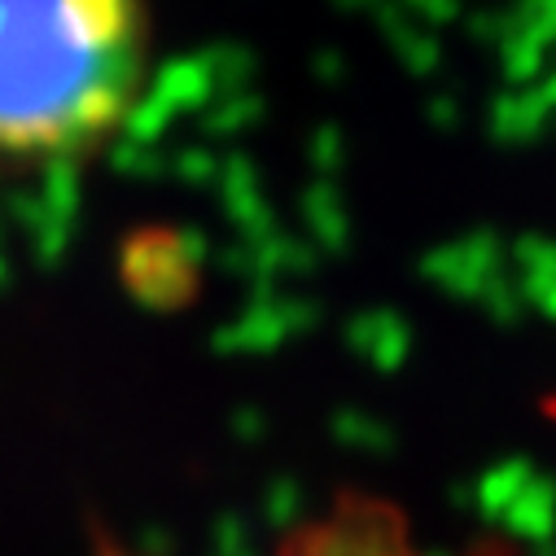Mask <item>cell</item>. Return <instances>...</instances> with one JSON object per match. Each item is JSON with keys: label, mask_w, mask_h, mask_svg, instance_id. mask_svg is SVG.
<instances>
[{"label": "cell", "mask_w": 556, "mask_h": 556, "mask_svg": "<svg viewBox=\"0 0 556 556\" xmlns=\"http://www.w3.org/2000/svg\"><path fill=\"white\" fill-rule=\"evenodd\" d=\"M141 75V0H0V154L71 159L101 146Z\"/></svg>", "instance_id": "1"}, {"label": "cell", "mask_w": 556, "mask_h": 556, "mask_svg": "<svg viewBox=\"0 0 556 556\" xmlns=\"http://www.w3.org/2000/svg\"><path fill=\"white\" fill-rule=\"evenodd\" d=\"M276 556H443V552L416 543L394 504L368 495H342L320 517L290 530ZM465 556H500V552L478 547Z\"/></svg>", "instance_id": "2"}]
</instances>
